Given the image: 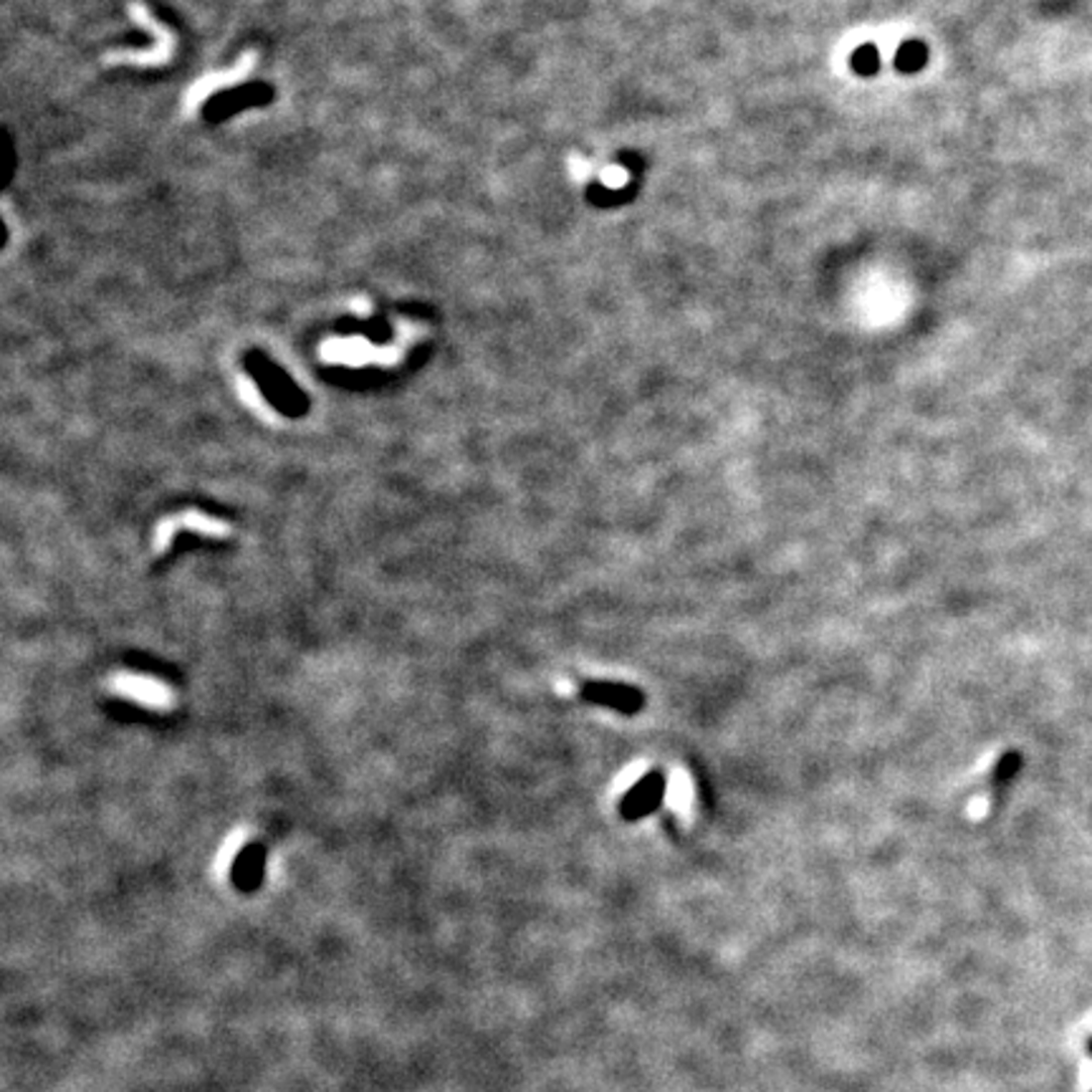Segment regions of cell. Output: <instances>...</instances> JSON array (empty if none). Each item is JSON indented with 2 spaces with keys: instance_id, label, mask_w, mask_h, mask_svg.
Masks as SVG:
<instances>
[{
  "instance_id": "obj_3",
  "label": "cell",
  "mask_w": 1092,
  "mask_h": 1092,
  "mask_svg": "<svg viewBox=\"0 0 1092 1092\" xmlns=\"http://www.w3.org/2000/svg\"><path fill=\"white\" fill-rule=\"evenodd\" d=\"M263 865H266V852L261 845H248L233 862V882L241 890L251 892L261 882Z\"/></svg>"
},
{
  "instance_id": "obj_1",
  "label": "cell",
  "mask_w": 1092,
  "mask_h": 1092,
  "mask_svg": "<svg viewBox=\"0 0 1092 1092\" xmlns=\"http://www.w3.org/2000/svg\"><path fill=\"white\" fill-rule=\"evenodd\" d=\"M668 781L662 771H647L635 784L630 786L625 797L620 800V817L625 822H637L650 817L665 800Z\"/></svg>"
},
{
  "instance_id": "obj_2",
  "label": "cell",
  "mask_w": 1092,
  "mask_h": 1092,
  "mask_svg": "<svg viewBox=\"0 0 1092 1092\" xmlns=\"http://www.w3.org/2000/svg\"><path fill=\"white\" fill-rule=\"evenodd\" d=\"M582 698L595 706L612 708L617 713H625V716H635L645 706V696H642L640 688L627 686V683H612V681H590L582 686Z\"/></svg>"
}]
</instances>
